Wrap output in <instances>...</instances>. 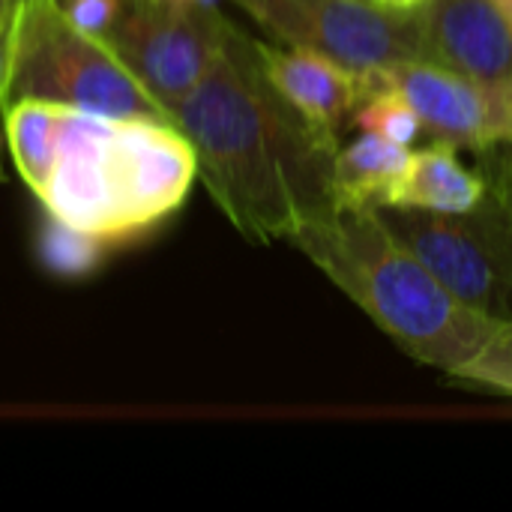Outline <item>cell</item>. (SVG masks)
<instances>
[{
  "instance_id": "cell-1",
  "label": "cell",
  "mask_w": 512,
  "mask_h": 512,
  "mask_svg": "<svg viewBox=\"0 0 512 512\" xmlns=\"http://www.w3.org/2000/svg\"><path fill=\"white\" fill-rule=\"evenodd\" d=\"M171 120L195 150L198 180L246 240H294L336 204L333 162L342 141L270 84L255 36L237 24Z\"/></svg>"
},
{
  "instance_id": "cell-2",
  "label": "cell",
  "mask_w": 512,
  "mask_h": 512,
  "mask_svg": "<svg viewBox=\"0 0 512 512\" xmlns=\"http://www.w3.org/2000/svg\"><path fill=\"white\" fill-rule=\"evenodd\" d=\"M3 141L42 213L114 249L162 228L198 180L195 150L168 117L21 99L3 108Z\"/></svg>"
},
{
  "instance_id": "cell-3",
  "label": "cell",
  "mask_w": 512,
  "mask_h": 512,
  "mask_svg": "<svg viewBox=\"0 0 512 512\" xmlns=\"http://www.w3.org/2000/svg\"><path fill=\"white\" fill-rule=\"evenodd\" d=\"M291 243L411 360L441 375L459 378L501 330L450 294L378 207L333 204Z\"/></svg>"
},
{
  "instance_id": "cell-4",
  "label": "cell",
  "mask_w": 512,
  "mask_h": 512,
  "mask_svg": "<svg viewBox=\"0 0 512 512\" xmlns=\"http://www.w3.org/2000/svg\"><path fill=\"white\" fill-rule=\"evenodd\" d=\"M21 99H42L111 117H168L129 66L105 42L75 27L54 0L12 3L3 108Z\"/></svg>"
},
{
  "instance_id": "cell-5",
  "label": "cell",
  "mask_w": 512,
  "mask_h": 512,
  "mask_svg": "<svg viewBox=\"0 0 512 512\" xmlns=\"http://www.w3.org/2000/svg\"><path fill=\"white\" fill-rule=\"evenodd\" d=\"M381 216L450 294L501 327L512 324V258L486 198L471 213L384 207Z\"/></svg>"
},
{
  "instance_id": "cell-6",
  "label": "cell",
  "mask_w": 512,
  "mask_h": 512,
  "mask_svg": "<svg viewBox=\"0 0 512 512\" xmlns=\"http://www.w3.org/2000/svg\"><path fill=\"white\" fill-rule=\"evenodd\" d=\"M258 30L288 48L324 54L354 72H372L417 57L408 12L372 0H231Z\"/></svg>"
},
{
  "instance_id": "cell-7",
  "label": "cell",
  "mask_w": 512,
  "mask_h": 512,
  "mask_svg": "<svg viewBox=\"0 0 512 512\" xmlns=\"http://www.w3.org/2000/svg\"><path fill=\"white\" fill-rule=\"evenodd\" d=\"M231 21L219 12L177 9L162 0H132L108 48L129 66L141 87L174 117L177 105L219 60Z\"/></svg>"
},
{
  "instance_id": "cell-8",
  "label": "cell",
  "mask_w": 512,
  "mask_h": 512,
  "mask_svg": "<svg viewBox=\"0 0 512 512\" xmlns=\"http://www.w3.org/2000/svg\"><path fill=\"white\" fill-rule=\"evenodd\" d=\"M363 75L408 99L423 123V138L477 153L512 144V102L438 63L408 57Z\"/></svg>"
},
{
  "instance_id": "cell-9",
  "label": "cell",
  "mask_w": 512,
  "mask_h": 512,
  "mask_svg": "<svg viewBox=\"0 0 512 512\" xmlns=\"http://www.w3.org/2000/svg\"><path fill=\"white\" fill-rule=\"evenodd\" d=\"M408 21L420 60L512 102V27L498 0H426Z\"/></svg>"
},
{
  "instance_id": "cell-10",
  "label": "cell",
  "mask_w": 512,
  "mask_h": 512,
  "mask_svg": "<svg viewBox=\"0 0 512 512\" xmlns=\"http://www.w3.org/2000/svg\"><path fill=\"white\" fill-rule=\"evenodd\" d=\"M255 48L270 84L312 126L339 138L363 96V75L324 54L276 45L270 39H255Z\"/></svg>"
},
{
  "instance_id": "cell-11",
  "label": "cell",
  "mask_w": 512,
  "mask_h": 512,
  "mask_svg": "<svg viewBox=\"0 0 512 512\" xmlns=\"http://www.w3.org/2000/svg\"><path fill=\"white\" fill-rule=\"evenodd\" d=\"M486 198L483 171H471L459 159V147L450 141H432L411 147L408 168L396 183L384 207H411L435 213H471ZM381 207V210H384Z\"/></svg>"
},
{
  "instance_id": "cell-12",
  "label": "cell",
  "mask_w": 512,
  "mask_h": 512,
  "mask_svg": "<svg viewBox=\"0 0 512 512\" xmlns=\"http://www.w3.org/2000/svg\"><path fill=\"white\" fill-rule=\"evenodd\" d=\"M411 147L387 141L375 132H360L342 141L333 162V201L342 207H384L402 180Z\"/></svg>"
},
{
  "instance_id": "cell-13",
  "label": "cell",
  "mask_w": 512,
  "mask_h": 512,
  "mask_svg": "<svg viewBox=\"0 0 512 512\" xmlns=\"http://www.w3.org/2000/svg\"><path fill=\"white\" fill-rule=\"evenodd\" d=\"M33 252H36L39 267L48 276L84 279V276H93L105 264V258L114 252V246L42 213V219L36 225V237H33Z\"/></svg>"
},
{
  "instance_id": "cell-14",
  "label": "cell",
  "mask_w": 512,
  "mask_h": 512,
  "mask_svg": "<svg viewBox=\"0 0 512 512\" xmlns=\"http://www.w3.org/2000/svg\"><path fill=\"white\" fill-rule=\"evenodd\" d=\"M351 123L360 132H375L402 147H414L423 138V123L408 99L393 87L372 81L369 75H363V96L351 114Z\"/></svg>"
},
{
  "instance_id": "cell-15",
  "label": "cell",
  "mask_w": 512,
  "mask_h": 512,
  "mask_svg": "<svg viewBox=\"0 0 512 512\" xmlns=\"http://www.w3.org/2000/svg\"><path fill=\"white\" fill-rule=\"evenodd\" d=\"M456 381L512 399V324L498 330V336L480 351V357Z\"/></svg>"
},
{
  "instance_id": "cell-16",
  "label": "cell",
  "mask_w": 512,
  "mask_h": 512,
  "mask_svg": "<svg viewBox=\"0 0 512 512\" xmlns=\"http://www.w3.org/2000/svg\"><path fill=\"white\" fill-rule=\"evenodd\" d=\"M483 162V177H486V201L498 216V225L507 240V252L512 258V144L492 147L480 153Z\"/></svg>"
},
{
  "instance_id": "cell-17",
  "label": "cell",
  "mask_w": 512,
  "mask_h": 512,
  "mask_svg": "<svg viewBox=\"0 0 512 512\" xmlns=\"http://www.w3.org/2000/svg\"><path fill=\"white\" fill-rule=\"evenodd\" d=\"M54 3L75 27H81L84 33L96 36L105 45L114 27L120 24V18L126 15V9L132 6V0H54Z\"/></svg>"
},
{
  "instance_id": "cell-18",
  "label": "cell",
  "mask_w": 512,
  "mask_h": 512,
  "mask_svg": "<svg viewBox=\"0 0 512 512\" xmlns=\"http://www.w3.org/2000/svg\"><path fill=\"white\" fill-rule=\"evenodd\" d=\"M177 9H192V12H219L222 0H162Z\"/></svg>"
},
{
  "instance_id": "cell-19",
  "label": "cell",
  "mask_w": 512,
  "mask_h": 512,
  "mask_svg": "<svg viewBox=\"0 0 512 512\" xmlns=\"http://www.w3.org/2000/svg\"><path fill=\"white\" fill-rule=\"evenodd\" d=\"M372 3H378L381 9H390V12H399V15H405V12L417 9L420 3H426V0H372Z\"/></svg>"
},
{
  "instance_id": "cell-20",
  "label": "cell",
  "mask_w": 512,
  "mask_h": 512,
  "mask_svg": "<svg viewBox=\"0 0 512 512\" xmlns=\"http://www.w3.org/2000/svg\"><path fill=\"white\" fill-rule=\"evenodd\" d=\"M9 27V24H6ZM6 27L0 30V120H3V63H6Z\"/></svg>"
},
{
  "instance_id": "cell-21",
  "label": "cell",
  "mask_w": 512,
  "mask_h": 512,
  "mask_svg": "<svg viewBox=\"0 0 512 512\" xmlns=\"http://www.w3.org/2000/svg\"><path fill=\"white\" fill-rule=\"evenodd\" d=\"M12 3L15 0H0V30L9 24V15H12Z\"/></svg>"
},
{
  "instance_id": "cell-22",
  "label": "cell",
  "mask_w": 512,
  "mask_h": 512,
  "mask_svg": "<svg viewBox=\"0 0 512 512\" xmlns=\"http://www.w3.org/2000/svg\"><path fill=\"white\" fill-rule=\"evenodd\" d=\"M498 6L504 9V15H507V21H510L512 27V0H498Z\"/></svg>"
}]
</instances>
